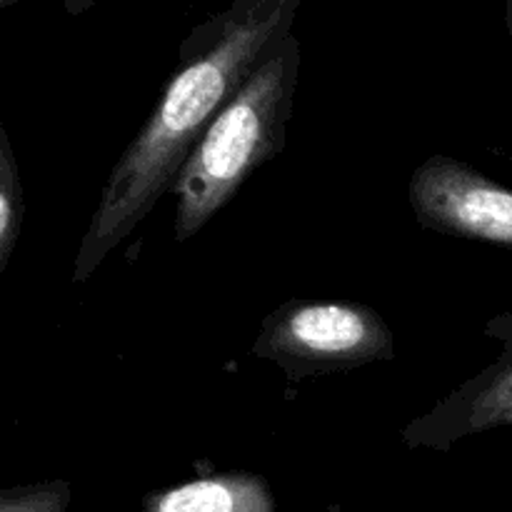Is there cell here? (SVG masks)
I'll return each instance as SVG.
<instances>
[{
	"label": "cell",
	"instance_id": "obj_1",
	"mask_svg": "<svg viewBox=\"0 0 512 512\" xmlns=\"http://www.w3.org/2000/svg\"><path fill=\"white\" fill-rule=\"evenodd\" d=\"M300 5L303 0H233L190 30L163 98L100 190L98 208L75 255L73 283H88L170 193L220 110L293 35Z\"/></svg>",
	"mask_w": 512,
	"mask_h": 512
},
{
	"label": "cell",
	"instance_id": "obj_2",
	"mask_svg": "<svg viewBox=\"0 0 512 512\" xmlns=\"http://www.w3.org/2000/svg\"><path fill=\"white\" fill-rule=\"evenodd\" d=\"M298 78L300 40L288 35L210 123L170 188L178 200V243L205 228L245 180L285 148Z\"/></svg>",
	"mask_w": 512,
	"mask_h": 512
},
{
	"label": "cell",
	"instance_id": "obj_3",
	"mask_svg": "<svg viewBox=\"0 0 512 512\" xmlns=\"http://www.w3.org/2000/svg\"><path fill=\"white\" fill-rule=\"evenodd\" d=\"M253 355L290 380L353 370L393 358L383 315L353 300H290L265 315Z\"/></svg>",
	"mask_w": 512,
	"mask_h": 512
},
{
	"label": "cell",
	"instance_id": "obj_4",
	"mask_svg": "<svg viewBox=\"0 0 512 512\" xmlns=\"http://www.w3.org/2000/svg\"><path fill=\"white\" fill-rule=\"evenodd\" d=\"M410 205L423 228L512 248V190L450 155H433L410 178Z\"/></svg>",
	"mask_w": 512,
	"mask_h": 512
},
{
	"label": "cell",
	"instance_id": "obj_5",
	"mask_svg": "<svg viewBox=\"0 0 512 512\" xmlns=\"http://www.w3.org/2000/svg\"><path fill=\"white\" fill-rule=\"evenodd\" d=\"M485 338L498 340L500 355L435 403L433 410L405 425V448L448 453L455 443L495 428L512 430V310L490 318Z\"/></svg>",
	"mask_w": 512,
	"mask_h": 512
},
{
	"label": "cell",
	"instance_id": "obj_6",
	"mask_svg": "<svg viewBox=\"0 0 512 512\" xmlns=\"http://www.w3.org/2000/svg\"><path fill=\"white\" fill-rule=\"evenodd\" d=\"M143 512H275V498L260 475L223 473L150 493Z\"/></svg>",
	"mask_w": 512,
	"mask_h": 512
},
{
	"label": "cell",
	"instance_id": "obj_7",
	"mask_svg": "<svg viewBox=\"0 0 512 512\" xmlns=\"http://www.w3.org/2000/svg\"><path fill=\"white\" fill-rule=\"evenodd\" d=\"M25 218V195L8 133L0 128V273L8 268Z\"/></svg>",
	"mask_w": 512,
	"mask_h": 512
},
{
	"label": "cell",
	"instance_id": "obj_8",
	"mask_svg": "<svg viewBox=\"0 0 512 512\" xmlns=\"http://www.w3.org/2000/svg\"><path fill=\"white\" fill-rule=\"evenodd\" d=\"M70 503V485L63 480L3 490L0 512H65Z\"/></svg>",
	"mask_w": 512,
	"mask_h": 512
},
{
	"label": "cell",
	"instance_id": "obj_9",
	"mask_svg": "<svg viewBox=\"0 0 512 512\" xmlns=\"http://www.w3.org/2000/svg\"><path fill=\"white\" fill-rule=\"evenodd\" d=\"M95 3H98V0H63V8H65V13L73 15V18H78V15L88 13Z\"/></svg>",
	"mask_w": 512,
	"mask_h": 512
},
{
	"label": "cell",
	"instance_id": "obj_10",
	"mask_svg": "<svg viewBox=\"0 0 512 512\" xmlns=\"http://www.w3.org/2000/svg\"><path fill=\"white\" fill-rule=\"evenodd\" d=\"M505 25H508V35L512 38V0H505Z\"/></svg>",
	"mask_w": 512,
	"mask_h": 512
},
{
	"label": "cell",
	"instance_id": "obj_11",
	"mask_svg": "<svg viewBox=\"0 0 512 512\" xmlns=\"http://www.w3.org/2000/svg\"><path fill=\"white\" fill-rule=\"evenodd\" d=\"M18 3H28V0H0L3 8H10V5H18Z\"/></svg>",
	"mask_w": 512,
	"mask_h": 512
}]
</instances>
